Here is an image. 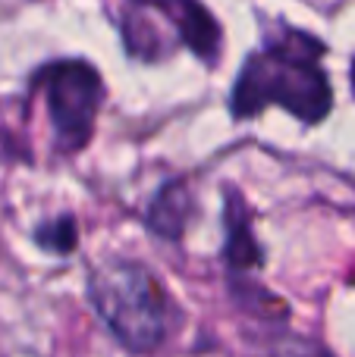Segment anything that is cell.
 <instances>
[{
    "label": "cell",
    "mask_w": 355,
    "mask_h": 357,
    "mask_svg": "<svg viewBox=\"0 0 355 357\" xmlns=\"http://www.w3.org/2000/svg\"><path fill=\"white\" fill-rule=\"evenodd\" d=\"M88 301L113 339L132 354L157 351L176 323L164 282L132 257L101 260L88 276Z\"/></svg>",
    "instance_id": "cell-2"
},
{
    "label": "cell",
    "mask_w": 355,
    "mask_h": 357,
    "mask_svg": "<svg viewBox=\"0 0 355 357\" xmlns=\"http://www.w3.org/2000/svg\"><path fill=\"white\" fill-rule=\"evenodd\" d=\"M249 207H245L242 195L236 188H226V210H224V229H226V241H224V260L226 270L233 273V279L245 276V273L258 270L264 264L261 245H258L255 232H252V220H249Z\"/></svg>",
    "instance_id": "cell-5"
},
{
    "label": "cell",
    "mask_w": 355,
    "mask_h": 357,
    "mask_svg": "<svg viewBox=\"0 0 355 357\" xmlns=\"http://www.w3.org/2000/svg\"><path fill=\"white\" fill-rule=\"evenodd\" d=\"M35 241L44 251L54 254H69L79 245V226H75L73 216H60V220H48L44 226L35 229Z\"/></svg>",
    "instance_id": "cell-7"
},
{
    "label": "cell",
    "mask_w": 355,
    "mask_h": 357,
    "mask_svg": "<svg viewBox=\"0 0 355 357\" xmlns=\"http://www.w3.org/2000/svg\"><path fill=\"white\" fill-rule=\"evenodd\" d=\"M192 210H195V201H192V191H189V182L186 178H173V182H167L154 195L145 222L161 238L180 241L186 235L189 220H192Z\"/></svg>",
    "instance_id": "cell-6"
},
{
    "label": "cell",
    "mask_w": 355,
    "mask_h": 357,
    "mask_svg": "<svg viewBox=\"0 0 355 357\" xmlns=\"http://www.w3.org/2000/svg\"><path fill=\"white\" fill-rule=\"evenodd\" d=\"M268 348L274 357H333L318 342L305 339V335H296V333H277Z\"/></svg>",
    "instance_id": "cell-8"
},
{
    "label": "cell",
    "mask_w": 355,
    "mask_h": 357,
    "mask_svg": "<svg viewBox=\"0 0 355 357\" xmlns=\"http://www.w3.org/2000/svg\"><path fill=\"white\" fill-rule=\"evenodd\" d=\"M352 91H355V60H352Z\"/></svg>",
    "instance_id": "cell-9"
},
{
    "label": "cell",
    "mask_w": 355,
    "mask_h": 357,
    "mask_svg": "<svg viewBox=\"0 0 355 357\" xmlns=\"http://www.w3.org/2000/svg\"><path fill=\"white\" fill-rule=\"evenodd\" d=\"M119 29L126 50L142 63L167 60L176 47L201 60H214L220 50V25L201 0H126Z\"/></svg>",
    "instance_id": "cell-3"
},
{
    "label": "cell",
    "mask_w": 355,
    "mask_h": 357,
    "mask_svg": "<svg viewBox=\"0 0 355 357\" xmlns=\"http://www.w3.org/2000/svg\"><path fill=\"white\" fill-rule=\"evenodd\" d=\"M31 91L44 98L57 154H75L92 142L94 123H98L101 104H104V82L92 63H48L31 79Z\"/></svg>",
    "instance_id": "cell-4"
},
{
    "label": "cell",
    "mask_w": 355,
    "mask_h": 357,
    "mask_svg": "<svg viewBox=\"0 0 355 357\" xmlns=\"http://www.w3.org/2000/svg\"><path fill=\"white\" fill-rule=\"evenodd\" d=\"M327 47L314 35L280 25V38L242 63L230 94V110L236 119H249L268 107H283L299 123L318 126L333 107V88L327 79Z\"/></svg>",
    "instance_id": "cell-1"
}]
</instances>
